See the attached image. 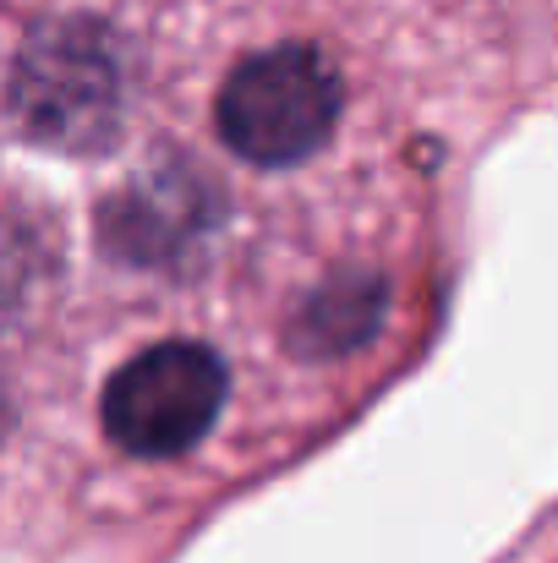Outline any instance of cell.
<instances>
[{
  "label": "cell",
  "mask_w": 558,
  "mask_h": 563,
  "mask_svg": "<svg viewBox=\"0 0 558 563\" xmlns=\"http://www.w3.org/2000/svg\"><path fill=\"white\" fill-rule=\"evenodd\" d=\"M121 110H127V71H121V44L105 22L66 16L28 33L11 71V115L22 137L88 154L116 143Z\"/></svg>",
  "instance_id": "1"
},
{
  "label": "cell",
  "mask_w": 558,
  "mask_h": 563,
  "mask_svg": "<svg viewBox=\"0 0 558 563\" xmlns=\"http://www.w3.org/2000/svg\"><path fill=\"white\" fill-rule=\"evenodd\" d=\"M214 121L236 159L263 170L302 165L340 121V77L313 44H274L225 77Z\"/></svg>",
  "instance_id": "2"
},
{
  "label": "cell",
  "mask_w": 558,
  "mask_h": 563,
  "mask_svg": "<svg viewBox=\"0 0 558 563\" xmlns=\"http://www.w3.org/2000/svg\"><path fill=\"white\" fill-rule=\"evenodd\" d=\"M225 388H230L225 362L208 345L171 340V345H149L105 383L99 416L116 449L138 460H176L208 438Z\"/></svg>",
  "instance_id": "3"
},
{
  "label": "cell",
  "mask_w": 558,
  "mask_h": 563,
  "mask_svg": "<svg viewBox=\"0 0 558 563\" xmlns=\"http://www.w3.org/2000/svg\"><path fill=\"white\" fill-rule=\"evenodd\" d=\"M378 307H383L378 279H368V285H351V279L324 285V290L307 301L302 323H296V351H313V356L346 351L351 340H362L372 323H378Z\"/></svg>",
  "instance_id": "4"
}]
</instances>
